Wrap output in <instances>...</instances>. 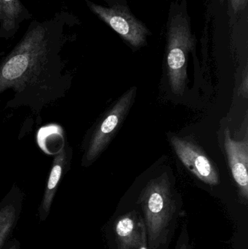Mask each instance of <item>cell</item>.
Listing matches in <instances>:
<instances>
[{
	"label": "cell",
	"instance_id": "obj_14",
	"mask_svg": "<svg viewBox=\"0 0 248 249\" xmlns=\"http://www.w3.org/2000/svg\"><path fill=\"white\" fill-rule=\"evenodd\" d=\"M136 249H149L148 244H147V231H145L144 235H143L142 238H141V243H140L138 248Z\"/></svg>",
	"mask_w": 248,
	"mask_h": 249
},
{
	"label": "cell",
	"instance_id": "obj_16",
	"mask_svg": "<svg viewBox=\"0 0 248 249\" xmlns=\"http://www.w3.org/2000/svg\"><path fill=\"white\" fill-rule=\"evenodd\" d=\"M224 0H220V1H221V3L224 2Z\"/></svg>",
	"mask_w": 248,
	"mask_h": 249
},
{
	"label": "cell",
	"instance_id": "obj_12",
	"mask_svg": "<svg viewBox=\"0 0 248 249\" xmlns=\"http://www.w3.org/2000/svg\"><path fill=\"white\" fill-rule=\"evenodd\" d=\"M187 227L186 222H183L182 224L180 234H179V238L176 241V247H175L174 249H194V244L191 241Z\"/></svg>",
	"mask_w": 248,
	"mask_h": 249
},
{
	"label": "cell",
	"instance_id": "obj_3",
	"mask_svg": "<svg viewBox=\"0 0 248 249\" xmlns=\"http://www.w3.org/2000/svg\"><path fill=\"white\" fill-rule=\"evenodd\" d=\"M190 23L184 13L170 17L167 31V69L172 91L182 95L187 80V58L195 45Z\"/></svg>",
	"mask_w": 248,
	"mask_h": 249
},
{
	"label": "cell",
	"instance_id": "obj_10",
	"mask_svg": "<svg viewBox=\"0 0 248 249\" xmlns=\"http://www.w3.org/2000/svg\"><path fill=\"white\" fill-rule=\"evenodd\" d=\"M26 13L20 0H0V25L1 32L13 35L17 31Z\"/></svg>",
	"mask_w": 248,
	"mask_h": 249
},
{
	"label": "cell",
	"instance_id": "obj_15",
	"mask_svg": "<svg viewBox=\"0 0 248 249\" xmlns=\"http://www.w3.org/2000/svg\"><path fill=\"white\" fill-rule=\"evenodd\" d=\"M10 249H16V246H13V247H12Z\"/></svg>",
	"mask_w": 248,
	"mask_h": 249
},
{
	"label": "cell",
	"instance_id": "obj_2",
	"mask_svg": "<svg viewBox=\"0 0 248 249\" xmlns=\"http://www.w3.org/2000/svg\"><path fill=\"white\" fill-rule=\"evenodd\" d=\"M138 204L147 231L149 249H169L182 216V203L166 173L150 180Z\"/></svg>",
	"mask_w": 248,
	"mask_h": 249
},
{
	"label": "cell",
	"instance_id": "obj_1",
	"mask_svg": "<svg viewBox=\"0 0 248 249\" xmlns=\"http://www.w3.org/2000/svg\"><path fill=\"white\" fill-rule=\"evenodd\" d=\"M58 46L48 24L33 22L1 61L0 93L13 91V107L24 105L38 111L64 96L68 79L62 74Z\"/></svg>",
	"mask_w": 248,
	"mask_h": 249
},
{
	"label": "cell",
	"instance_id": "obj_6",
	"mask_svg": "<svg viewBox=\"0 0 248 249\" xmlns=\"http://www.w3.org/2000/svg\"><path fill=\"white\" fill-rule=\"evenodd\" d=\"M171 144L182 163L200 181L211 186L220 183L219 174L209 158L192 142L173 136Z\"/></svg>",
	"mask_w": 248,
	"mask_h": 249
},
{
	"label": "cell",
	"instance_id": "obj_11",
	"mask_svg": "<svg viewBox=\"0 0 248 249\" xmlns=\"http://www.w3.org/2000/svg\"><path fill=\"white\" fill-rule=\"evenodd\" d=\"M15 219L13 206H7L0 211V247L8 235Z\"/></svg>",
	"mask_w": 248,
	"mask_h": 249
},
{
	"label": "cell",
	"instance_id": "obj_7",
	"mask_svg": "<svg viewBox=\"0 0 248 249\" xmlns=\"http://www.w3.org/2000/svg\"><path fill=\"white\" fill-rule=\"evenodd\" d=\"M146 231L141 213L133 209L115 218L112 225L114 249H136Z\"/></svg>",
	"mask_w": 248,
	"mask_h": 249
},
{
	"label": "cell",
	"instance_id": "obj_13",
	"mask_svg": "<svg viewBox=\"0 0 248 249\" xmlns=\"http://www.w3.org/2000/svg\"><path fill=\"white\" fill-rule=\"evenodd\" d=\"M231 9L235 13L243 11L248 4V0H230Z\"/></svg>",
	"mask_w": 248,
	"mask_h": 249
},
{
	"label": "cell",
	"instance_id": "obj_4",
	"mask_svg": "<svg viewBox=\"0 0 248 249\" xmlns=\"http://www.w3.org/2000/svg\"><path fill=\"white\" fill-rule=\"evenodd\" d=\"M88 7L93 13L107 23L130 45L139 48L146 43L149 31L125 6L106 7L93 2Z\"/></svg>",
	"mask_w": 248,
	"mask_h": 249
},
{
	"label": "cell",
	"instance_id": "obj_5",
	"mask_svg": "<svg viewBox=\"0 0 248 249\" xmlns=\"http://www.w3.org/2000/svg\"><path fill=\"white\" fill-rule=\"evenodd\" d=\"M135 92L133 88L125 93L96 128L87 149L86 160H94L110 142L129 110Z\"/></svg>",
	"mask_w": 248,
	"mask_h": 249
},
{
	"label": "cell",
	"instance_id": "obj_9",
	"mask_svg": "<svg viewBox=\"0 0 248 249\" xmlns=\"http://www.w3.org/2000/svg\"><path fill=\"white\" fill-rule=\"evenodd\" d=\"M68 146L64 145V147L57 154L54 158L52 169L50 174L49 179L45 191V197L42 202V209L46 213L49 212L52 199L55 196L58 183L62 177L63 173L68 166Z\"/></svg>",
	"mask_w": 248,
	"mask_h": 249
},
{
	"label": "cell",
	"instance_id": "obj_8",
	"mask_svg": "<svg viewBox=\"0 0 248 249\" xmlns=\"http://www.w3.org/2000/svg\"><path fill=\"white\" fill-rule=\"evenodd\" d=\"M224 146L229 165L234 181L238 187L239 195L243 203L248 200V141H235L227 129Z\"/></svg>",
	"mask_w": 248,
	"mask_h": 249
}]
</instances>
